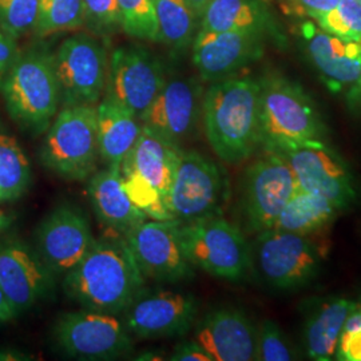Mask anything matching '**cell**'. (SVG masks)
I'll return each instance as SVG.
<instances>
[{
  "instance_id": "6da1fadb",
  "label": "cell",
  "mask_w": 361,
  "mask_h": 361,
  "mask_svg": "<svg viewBox=\"0 0 361 361\" xmlns=\"http://www.w3.org/2000/svg\"><path fill=\"white\" fill-rule=\"evenodd\" d=\"M140 271L125 235L94 240L87 255L63 277L66 295L85 310L123 313L143 290Z\"/></svg>"
},
{
  "instance_id": "7a4b0ae2",
  "label": "cell",
  "mask_w": 361,
  "mask_h": 361,
  "mask_svg": "<svg viewBox=\"0 0 361 361\" xmlns=\"http://www.w3.org/2000/svg\"><path fill=\"white\" fill-rule=\"evenodd\" d=\"M258 99L259 79L247 75L212 82L204 94L207 142L224 162H244L259 147Z\"/></svg>"
},
{
  "instance_id": "3957f363",
  "label": "cell",
  "mask_w": 361,
  "mask_h": 361,
  "mask_svg": "<svg viewBox=\"0 0 361 361\" xmlns=\"http://www.w3.org/2000/svg\"><path fill=\"white\" fill-rule=\"evenodd\" d=\"M0 89L13 121L34 135L43 134L61 104L55 55L40 46L20 52L3 78Z\"/></svg>"
},
{
  "instance_id": "277c9868",
  "label": "cell",
  "mask_w": 361,
  "mask_h": 361,
  "mask_svg": "<svg viewBox=\"0 0 361 361\" xmlns=\"http://www.w3.org/2000/svg\"><path fill=\"white\" fill-rule=\"evenodd\" d=\"M259 147L281 152L310 140H323L325 128L305 90L290 79L271 74L259 79Z\"/></svg>"
},
{
  "instance_id": "5b68a950",
  "label": "cell",
  "mask_w": 361,
  "mask_h": 361,
  "mask_svg": "<svg viewBox=\"0 0 361 361\" xmlns=\"http://www.w3.org/2000/svg\"><path fill=\"white\" fill-rule=\"evenodd\" d=\"M313 235L280 229L257 233L250 244V271L274 290L293 292L308 286L328 258V246Z\"/></svg>"
},
{
  "instance_id": "8992f818",
  "label": "cell",
  "mask_w": 361,
  "mask_h": 361,
  "mask_svg": "<svg viewBox=\"0 0 361 361\" xmlns=\"http://www.w3.org/2000/svg\"><path fill=\"white\" fill-rule=\"evenodd\" d=\"M182 149L142 125L138 141L121 165L126 193L149 219L173 221L166 197Z\"/></svg>"
},
{
  "instance_id": "52a82bcc",
  "label": "cell",
  "mask_w": 361,
  "mask_h": 361,
  "mask_svg": "<svg viewBox=\"0 0 361 361\" xmlns=\"http://www.w3.org/2000/svg\"><path fill=\"white\" fill-rule=\"evenodd\" d=\"M99 159L97 107H63L47 129L40 147V161L66 180H85L97 170Z\"/></svg>"
},
{
  "instance_id": "ba28073f",
  "label": "cell",
  "mask_w": 361,
  "mask_h": 361,
  "mask_svg": "<svg viewBox=\"0 0 361 361\" xmlns=\"http://www.w3.org/2000/svg\"><path fill=\"white\" fill-rule=\"evenodd\" d=\"M180 237L194 268L233 283L244 280L250 271V244L222 214L180 224Z\"/></svg>"
},
{
  "instance_id": "9c48e42d",
  "label": "cell",
  "mask_w": 361,
  "mask_h": 361,
  "mask_svg": "<svg viewBox=\"0 0 361 361\" xmlns=\"http://www.w3.org/2000/svg\"><path fill=\"white\" fill-rule=\"evenodd\" d=\"M229 195L224 169L197 150H185L176 168L166 197L170 219L180 224L222 214Z\"/></svg>"
},
{
  "instance_id": "30bf717a",
  "label": "cell",
  "mask_w": 361,
  "mask_h": 361,
  "mask_svg": "<svg viewBox=\"0 0 361 361\" xmlns=\"http://www.w3.org/2000/svg\"><path fill=\"white\" fill-rule=\"evenodd\" d=\"M52 338L62 353L77 360H116L131 353L133 337L116 314L83 310L61 314Z\"/></svg>"
},
{
  "instance_id": "8fae6325",
  "label": "cell",
  "mask_w": 361,
  "mask_h": 361,
  "mask_svg": "<svg viewBox=\"0 0 361 361\" xmlns=\"http://www.w3.org/2000/svg\"><path fill=\"white\" fill-rule=\"evenodd\" d=\"M298 189L293 170L280 152L264 154L246 168L240 197V210L247 232L271 229Z\"/></svg>"
},
{
  "instance_id": "7c38bea8",
  "label": "cell",
  "mask_w": 361,
  "mask_h": 361,
  "mask_svg": "<svg viewBox=\"0 0 361 361\" xmlns=\"http://www.w3.org/2000/svg\"><path fill=\"white\" fill-rule=\"evenodd\" d=\"M293 170L298 189L322 195L340 212L357 200L355 178L345 161L324 140H310L280 152Z\"/></svg>"
},
{
  "instance_id": "4fadbf2b",
  "label": "cell",
  "mask_w": 361,
  "mask_h": 361,
  "mask_svg": "<svg viewBox=\"0 0 361 361\" xmlns=\"http://www.w3.org/2000/svg\"><path fill=\"white\" fill-rule=\"evenodd\" d=\"M54 55L63 107L98 104L109 71L104 44L87 34H77L63 40Z\"/></svg>"
},
{
  "instance_id": "5bb4252c",
  "label": "cell",
  "mask_w": 361,
  "mask_h": 361,
  "mask_svg": "<svg viewBox=\"0 0 361 361\" xmlns=\"http://www.w3.org/2000/svg\"><path fill=\"white\" fill-rule=\"evenodd\" d=\"M166 82L162 62L142 46L118 47L109 62L106 95L140 119Z\"/></svg>"
},
{
  "instance_id": "9a60e30c",
  "label": "cell",
  "mask_w": 361,
  "mask_h": 361,
  "mask_svg": "<svg viewBox=\"0 0 361 361\" xmlns=\"http://www.w3.org/2000/svg\"><path fill=\"white\" fill-rule=\"evenodd\" d=\"M145 279L177 283L194 276V267L186 257L180 224L177 221L146 219L125 234Z\"/></svg>"
},
{
  "instance_id": "2e32d148",
  "label": "cell",
  "mask_w": 361,
  "mask_h": 361,
  "mask_svg": "<svg viewBox=\"0 0 361 361\" xmlns=\"http://www.w3.org/2000/svg\"><path fill=\"white\" fill-rule=\"evenodd\" d=\"M94 240L87 216L79 207L62 204L39 224L35 249L56 277H65L87 255Z\"/></svg>"
},
{
  "instance_id": "e0dca14e",
  "label": "cell",
  "mask_w": 361,
  "mask_h": 361,
  "mask_svg": "<svg viewBox=\"0 0 361 361\" xmlns=\"http://www.w3.org/2000/svg\"><path fill=\"white\" fill-rule=\"evenodd\" d=\"M198 314V300L177 290H142L125 310L130 334L142 338L180 336L192 329Z\"/></svg>"
},
{
  "instance_id": "ac0fdd59",
  "label": "cell",
  "mask_w": 361,
  "mask_h": 361,
  "mask_svg": "<svg viewBox=\"0 0 361 361\" xmlns=\"http://www.w3.org/2000/svg\"><path fill=\"white\" fill-rule=\"evenodd\" d=\"M55 279L37 249L18 240L0 244V288L16 313L51 296Z\"/></svg>"
},
{
  "instance_id": "d6986e66",
  "label": "cell",
  "mask_w": 361,
  "mask_h": 361,
  "mask_svg": "<svg viewBox=\"0 0 361 361\" xmlns=\"http://www.w3.org/2000/svg\"><path fill=\"white\" fill-rule=\"evenodd\" d=\"M262 32L245 31H204L193 40V63L201 78L216 82L233 77L262 55Z\"/></svg>"
},
{
  "instance_id": "ffe728a7",
  "label": "cell",
  "mask_w": 361,
  "mask_h": 361,
  "mask_svg": "<svg viewBox=\"0 0 361 361\" xmlns=\"http://www.w3.org/2000/svg\"><path fill=\"white\" fill-rule=\"evenodd\" d=\"M202 87L192 78L166 80L141 118L142 125L170 142L182 146L197 128L202 113Z\"/></svg>"
},
{
  "instance_id": "44dd1931",
  "label": "cell",
  "mask_w": 361,
  "mask_h": 361,
  "mask_svg": "<svg viewBox=\"0 0 361 361\" xmlns=\"http://www.w3.org/2000/svg\"><path fill=\"white\" fill-rule=\"evenodd\" d=\"M194 325V340L213 361L256 360L257 329L243 310H210Z\"/></svg>"
},
{
  "instance_id": "7402d4cb",
  "label": "cell",
  "mask_w": 361,
  "mask_h": 361,
  "mask_svg": "<svg viewBox=\"0 0 361 361\" xmlns=\"http://www.w3.org/2000/svg\"><path fill=\"white\" fill-rule=\"evenodd\" d=\"M310 62L334 92L350 89L361 74V44L335 37L312 22L301 26Z\"/></svg>"
},
{
  "instance_id": "603a6c76",
  "label": "cell",
  "mask_w": 361,
  "mask_h": 361,
  "mask_svg": "<svg viewBox=\"0 0 361 361\" xmlns=\"http://www.w3.org/2000/svg\"><path fill=\"white\" fill-rule=\"evenodd\" d=\"M304 310L302 338L308 357L314 361L335 360L343 328L356 300L329 296L307 301Z\"/></svg>"
},
{
  "instance_id": "cb8c5ba5",
  "label": "cell",
  "mask_w": 361,
  "mask_h": 361,
  "mask_svg": "<svg viewBox=\"0 0 361 361\" xmlns=\"http://www.w3.org/2000/svg\"><path fill=\"white\" fill-rule=\"evenodd\" d=\"M87 194L97 219L111 233L125 235L149 219L130 200L119 168L106 166L95 171L89 180Z\"/></svg>"
},
{
  "instance_id": "d4e9b609",
  "label": "cell",
  "mask_w": 361,
  "mask_h": 361,
  "mask_svg": "<svg viewBox=\"0 0 361 361\" xmlns=\"http://www.w3.org/2000/svg\"><path fill=\"white\" fill-rule=\"evenodd\" d=\"M140 118L126 107L104 97L97 106V137L99 158L109 168H119L140 138Z\"/></svg>"
},
{
  "instance_id": "484cf974",
  "label": "cell",
  "mask_w": 361,
  "mask_h": 361,
  "mask_svg": "<svg viewBox=\"0 0 361 361\" xmlns=\"http://www.w3.org/2000/svg\"><path fill=\"white\" fill-rule=\"evenodd\" d=\"M340 210L322 195L297 189L271 229L298 234H317L337 217Z\"/></svg>"
},
{
  "instance_id": "4316f807",
  "label": "cell",
  "mask_w": 361,
  "mask_h": 361,
  "mask_svg": "<svg viewBox=\"0 0 361 361\" xmlns=\"http://www.w3.org/2000/svg\"><path fill=\"white\" fill-rule=\"evenodd\" d=\"M267 13L257 0H212L201 16V30L264 31Z\"/></svg>"
},
{
  "instance_id": "83f0119b",
  "label": "cell",
  "mask_w": 361,
  "mask_h": 361,
  "mask_svg": "<svg viewBox=\"0 0 361 361\" xmlns=\"http://www.w3.org/2000/svg\"><path fill=\"white\" fill-rule=\"evenodd\" d=\"M158 23L159 42L174 50L193 43L198 16L186 0H152Z\"/></svg>"
},
{
  "instance_id": "f1b7e54d",
  "label": "cell",
  "mask_w": 361,
  "mask_h": 361,
  "mask_svg": "<svg viewBox=\"0 0 361 361\" xmlns=\"http://www.w3.org/2000/svg\"><path fill=\"white\" fill-rule=\"evenodd\" d=\"M31 178V164L22 146L0 125V201L20 198Z\"/></svg>"
},
{
  "instance_id": "f546056e",
  "label": "cell",
  "mask_w": 361,
  "mask_h": 361,
  "mask_svg": "<svg viewBox=\"0 0 361 361\" xmlns=\"http://www.w3.org/2000/svg\"><path fill=\"white\" fill-rule=\"evenodd\" d=\"M82 25V0H39L38 18L34 27L37 37L77 30Z\"/></svg>"
},
{
  "instance_id": "4dcf8cb0",
  "label": "cell",
  "mask_w": 361,
  "mask_h": 361,
  "mask_svg": "<svg viewBox=\"0 0 361 361\" xmlns=\"http://www.w3.org/2000/svg\"><path fill=\"white\" fill-rule=\"evenodd\" d=\"M122 18V30L130 37L159 42L158 23L152 0H116Z\"/></svg>"
},
{
  "instance_id": "1f68e13d",
  "label": "cell",
  "mask_w": 361,
  "mask_h": 361,
  "mask_svg": "<svg viewBox=\"0 0 361 361\" xmlns=\"http://www.w3.org/2000/svg\"><path fill=\"white\" fill-rule=\"evenodd\" d=\"M314 20L324 31L361 44V4L357 0H338L334 10Z\"/></svg>"
},
{
  "instance_id": "d6a6232c",
  "label": "cell",
  "mask_w": 361,
  "mask_h": 361,
  "mask_svg": "<svg viewBox=\"0 0 361 361\" xmlns=\"http://www.w3.org/2000/svg\"><path fill=\"white\" fill-rule=\"evenodd\" d=\"M39 0H0V31L18 39L34 31Z\"/></svg>"
},
{
  "instance_id": "836d02e7",
  "label": "cell",
  "mask_w": 361,
  "mask_h": 361,
  "mask_svg": "<svg viewBox=\"0 0 361 361\" xmlns=\"http://www.w3.org/2000/svg\"><path fill=\"white\" fill-rule=\"evenodd\" d=\"M297 356L279 324L265 320L257 329L256 360L290 361Z\"/></svg>"
},
{
  "instance_id": "e575fe53",
  "label": "cell",
  "mask_w": 361,
  "mask_h": 361,
  "mask_svg": "<svg viewBox=\"0 0 361 361\" xmlns=\"http://www.w3.org/2000/svg\"><path fill=\"white\" fill-rule=\"evenodd\" d=\"M83 25L98 35L114 34L122 28V18L116 0H82Z\"/></svg>"
},
{
  "instance_id": "d590c367",
  "label": "cell",
  "mask_w": 361,
  "mask_h": 361,
  "mask_svg": "<svg viewBox=\"0 0 361 361\" xmlns=\"http://www.w3.org/2000/svg\"><path fill=\"white\" fill-rule=\"evenodd\" d=\"M335 360L361 361V298L356 300V307L350 312L343 328Z\"/></svg>"
},
{
  "instance_id": "8d00e7d4",
  "label": "cell",
  "mask_w": 361,
  "mask_h": 361,
  "mask_svg": "<svg viewBox=\"0 0 361 361\" xmlns=\"http://www.w3.org/2000/svg\"><path fill=\"white\" fill-rule=\"evenodd\" d=\"M168 360L171 361H213L202 345L194 338L178 343L173 352L169 355Z\"/></svg>"
},
{
  "instance_id": "74e56055",
  "label": "cell",
  "mask_w": 361,
  "mask_h": 361,
  "mask_svg": "<svg viewBox=\"0 0 361 361\" xmlns=\"http://www.w3.org/2000/svg\"><path fill=\"white\" fill-rule=\"evenodd\" d=\"M20 54L16 39L0 31V78L4 77Z\"/></svg>"
},
{
  "instance_id": "f35d334b",
  "label": "cell",
  "mask_w": 361,
  "mask_h": 361,
  "mask_svg": "<svg viewBox=\"0 0 361 361\" xmlns=\"http://www.w3.org/2000/svg\"><path fill=\"white\" fill-rule=\"evenodd\" d=\"M297 6L313 19L334 10L338 0H295Z\"/></svg>"
},
{
  "instance_id": "ab89813d",
  "label": "cell",
  "mask_w": 361,
  "mask_h": 361,
  "mask_svg": "<svg viewBox=\"0 0 361 361\" xmlns=\"http://www.w3.org/2000/svg\"><path fill=\"white\" fill-rule=\"evenodd\" d=\"M32 355L26 353L18 348L3 347L0 348V361H28L32 360Z\"/></svg>"
},
{
  "instance_id": "60d3db41",
  "label": "cell",
  "mask_w": 361,
  "mask_h": 361,
  "mask_svg": "<svg viewBox=\"0 0 361 361\" xmlns=\"http://www.w3.org/2000/svg\"><path fill=\"white\" fill-rule=\"evenodd\" d=\"M16 314H18L16 310H13L11 302L8 301V298L0 288V323H6V322L13 320Z\"/></svg>"
},
{
  "instance_id": "b9f144b4",
  "label": "cell",
  "mask_w": 361,
  "mask_h": 361,
  "mask_svg": "<svg viewBox=\"0 0 361 361\" xmlns=\"http://www.w3.org/2000/svg\"><path fill=\"white\" fill-rule=\"evenodd\" d=\"M135 360L159 361L166 360V355L161 350H143L135 356Z\"/></svg>"
},
{
  "instance_id": "7bdbcfd3",
  "label": "cell",
  "mask_w": 361,
  "mask_h": 361,
  "mask_svg": "<svg viewBox=\"0 0 361 361\" xmlns=\"http://www.w3.org/2000/svg\"><path fill=\"white\" fill-rule=\"evenodd\" d=\"M348 99L350 104L360 106L361 107V74L357 82L348 90Z\"/></svg>"
},
{
  "instance_id": "ee69618b",
  "label": "cell",
  "mask_w": 361,
  "mask_h": 361,
  "mask_svg": "<svg viewBox=\"0 0 361 361\" xmlns=\"http://www.w3.org/2000/svg\"><path fill=\"white\" fill-rule=\"evenodd\" d=\"M186 1L190 6V8L193 10V13L198 16V19H201V16H202V13L205 11L207 4L212 0H186Z\"/></svg>"
},
{
  "instance_id": "f6af8a7d",
  "label": "cell",
  "mask_w": 361,
  "mask_h": 361,
  "mask_svg": "<svg viewBox=\"0 0 361 361\" xmlns=\"http://www.w3.org/2000/svg\"><path fill=\"white\" fill-rule=\"evenodd\" d=\"M357 1H359V3H360V4H361V0H357Z\"/></svg>"
},
{
  "instance_id": "bcb514c9",
  "label": "cell",
  "mask_w": 361,
  "mask_h": 361,
  "mask_svg": "<svg viewBox=\"0 0 361 361\" xmlns=\"http://www.w3.org/2000/svg\"><path fill=\"white\" fill-rule=\"evenodd\" d=\"M0 219H1V213H0Z\"/></svg>"
}]
</instances>
